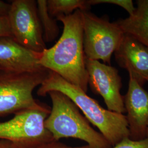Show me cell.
Instances as JSON below:
<instances>
[{"label":"cell","instance_id":"6da1fadb","mask_svg":"<svg viewBox=\"0 0 148 148\" xmlns=\"http://www.w3.org/2000/svg\"><path fill=\"white\" fill-rule=\"evenodd\" d=\"M56 19L63 24L62 36L52 47L41 52L40 63L44 68L87 92L88 75L84 49L82 11L76 10L71 15Z\"/></svg>","mask_w":148,"mask_h":148},{"label":"cell","instance_id":"7a4b0ae2","mask_svg":"<svg viewBox=\"0 0 148 148\" xmlns=\"http://www.w3.org/2000/svg\"><path fill=\"white\" fill-rule=\"evenodd\" d=\"M54 90L68 97L89 122L99 130L112 147L129 138L128 122L125 115L104 109L83 90L49 70L46 78L37 90V95L45 97L49 92Z\"/></svg>","mask_w":148,"mask_h":148},{"label":"cell","instance_id":"3957f363","mask_svg":"<svg viewBox=\"0 0 148 148\" xmlns=\"http://www.w3.org/2000/svg\"><path fill=\"white\" fill-rule=\"evenodd\" d=\"M52 106L45 121V127L55 141L72 138L83 140L90 148H111L112 147L101 133L90 125L77 106L68 97L58 91H51Z\"/></svg>","mask_w":148,"mask_h":148},{"label":"cell","instance_id":"277c9868","mask_svg":"<svg viewBox=\"0 0 148 148\" xmlns=\"http://www.w3.org/2000/svg\"><path fill=\"white\" fill-rule=\"evenodd\" d=\"M48 72V70L33 73L0 71V117L47 108L34 98L33 91L42 84Z\"/></svg>","mask_w":148,"mask_h":148},{"label":"cell","instance_id":"5b68a950","mask_svg":"<svg viewBox=\"0 0 148 148\" xmlns=\"http://www.w3.org/2000/svg\"><path fill=\"white\" fill-rule=\"evenodd\" d=\"M51 112L49 106L32 109L14 115L11 120L0 122V139L5 140L18 148H35L54 140L45 127Z\"/></svg>","mask_w":148,"mask_h":148},{"label":"cell","instance_id":"8992f818","mask_svg":"<svg viewBox=\"0 0 148 148\" xmlns=\"http://www.w3.org/2000/svg\"><path fill=\"white\" fill-rule=\"evenodd\" d=\"M85 58L110 65L124 32L116 22L111 23L88 11H82Z\"/></svg>","mask_w":148,"mask_h":148},{"label":"cell","instance_id":"52a82bcc","mask_svg":"<svg viewBox=\"0 0 148 148\" xmlns=\"http://www.w3.org/2000/svg\"><path fill=\"white\" fill-rule=\"evenodd\" d=\"M7 17L12 37L17 42L38 53L42 52L47 48L37 14L36 1H13Z\"/></svg>","mask_w":148,"mask_h":148},{"label":"cell","instance_id":"ba28073f","mask_svg":"<svg viewBox=\"0 0 148 148\" xmlns=\"http://www.w3.org/2000/svg\"><path fill=\"white\" fill-rule=\"evenodd\" d=\"M88 85L92 91L101 95L109 110L120 114L126 112L123 97L120 93L121 78L118 70L98 60L86 58Z\"/></svg>","mask_w":148,"mask_h":148},{"label":"cell","instance_id":"9c48e42d","mask_svg":"<svg viewBox=\"0 0 148 148\" xmlns=\"http://www.w3.org/2000/svg\"><path fill=\"white\" fill-rule=\"evenodd\" d=\"M129 76L128 88L123 97L129 138L142 140L146 139L148 125V92L132 76Z\"/></svg>","mask_w":148,"mask_h":148},{"label":"cell","instance_id":"30bf717a","mask_svg":"<svg viewBox=\"0 0 148 148\" xmlns=\"http://www.w3.org/2000/svg\"><path fill=\"white\" fill-rule=\"evenodd\" d=\"M41 53L21 46L12 37H0V69L11 73H33L47 69L40 63Z\"/></svg>","mask_w":148,"mask_h":148},{"label":"cell","instance_id":"8fae6325","mask_svg":"<svg viewBox=\"0 0 148 148\" xmlns=\"http://www.w3.org/2000/svg\"><path fill=\"white\" fill-rule=\"evenodd\" d=\"M117 63L142 86L148 77V47L125 34L114 52Z\"/></svg>","mask_w":148,"mask_h":148},{"label":"cell","instance_id":"7c38bea8","mask_svg":"<svg viewBox=\"0 0 148 148\" xmlns=\"http://www.w3.org/2000/svg\"><path fill=\"white\" fill-rule=\"evenodd\" d=\"M116 22L124 34L135 38L148 47V0L137 1L133 14Z\"/></svg>","mask_w":148,"mask_h":148},{"label":"cell","instance_id":"4fadbf2b","mask_svg":"<svg viewBox=\"0 0 148 148\" xmlns=\"http://www.w3.org/2000/svg\"><path fill=\"white\" fill-rule=\"evenodd\" d=\"M48 13L53 18L68 16L76 10L88 11L90 5L88 1L85 0H48Z\"/></svg>","mask_w":148,"mask_h":148},{"label":"cell","instance_id":"5bb4252c","mask_svg":"<svg viewBox=\"0 0 148 148\" xmlns=\"http://www.w3.org/2000/svg\"><path fill=\"white\" fill-rule=\"evenodd\" d=\"M38 16L43 31L45 42H51L58 37L59 28L57 19L48 13L47 1L38 0L36 2Z\"/></svg>","mask_w":148,"mask_h":148},{"label":"cell","instance_id":"9a60e30c","mask_svg":"<svg viewBox=\"0 0 148 148\" xmlns=\"http://www.w3.org/2000/svg\"><path fill=\"white\" fill-rule=\"evenodd\" d=\"M88 2L90 5L101 3L119 5L127 11L130 16L133 14L136 8L132 0H88Z\"/></svg>","mask_w":148,"mask_h":148},{"label":"cell","instance_id":"2e32d148","mask_svg":"<svg viewBox=\"0 0 148 148\" xmlns=\"http://www.w3.org/2000/svg\"><path fill=\"white\" fill-rule=\"evenodd\" d=\"M111 148H148V139L136 141L127 138Z\"/></svg>","mask_w":148,"mask_h":148},{"label":"cell","instance_id":"e0dca14e","mask_svg":"<svg viewBox=\"0 0 148 148\" xmlns=\"http://www.w3.org/2000/svg\"><path fill=\"white\" fill-rule=\"evenodd\" d=\"M12 37L7 16H0V37Z\"/></svg>","mask_w":148,"mask_h":148},{"label":"cell","instance_id":"ac0fdd59","mask_svg":"<svg viewBox=\"0 0 148 148\" xmlns=\"http://www.w3.org/2000/svg\"><path fill=\"white\" fill-rule=\"evenodd\" d=\"M35 148H90L88 145H85L80 147H70L59 141L53 140L48 143H44Z\"/></svg>","mask_w":148,"mask_h":148},{"label":"cell","instance_id":"d6986e66","mask_svg":"<svg viewBox=\"0 0 148 148\" xmlns=\"http://www.w3.org/2000/svg\"><path fill=\"white\" fill-rule=\"evenodd\" d=\"M11 4L0 1V16H7L10 10Z\"/></svg>","mask_w":148,"mask_h":148},{"label":"cell","instance_id":"ffe728a7","mask_svg":"<svg viewBox=\"0 0 148 148\" xmlns=\"http://www.w3.org/2000/svg\"><path fill=\"white\" fill-rule=\"evenodd\" d=\"M0 148H18L10 142L0 139Z\"/></svg>","mask_w":148,"mask_h":148},{"label":"cell","instance_id":"44dd1931","mask_svg":"<svg viewBox=\"0 0 148 148\" xmlns=\"http://www.w3.org/2000/svg\"><path fill=\"white\" fill-rule=\"evenodd\" d=\"M146 138L148 139V125L147 126V133H146Z\"/></svg>","mask_w":148,"mask_h":148},{"label":"cell","instance_id":"7402d4cb","mask_svg":"<svg viewBox=\"0 0 148 148\" xmlns=\"http://www.w3.org/2000/svg\"><path fill=\"white\" fill-rule=\"evenodd\" d=\"M147 82H148V78H147Z\"/></svg>","mask_w":148,"mask_h":148},{"label":"cell","instance_id":"603a6c76","mask_svg":"<svg viewBox=\"0 0 148 148\" xmlns=\"http://www.w3.org/2000/svg\"><path fill=\"white\" fill-rule=\"evenodd\" d=\"M0 71H2V70H1V69H0Z\"/></svg>","mask_w":148,"mask_h":148}]
</instances>
